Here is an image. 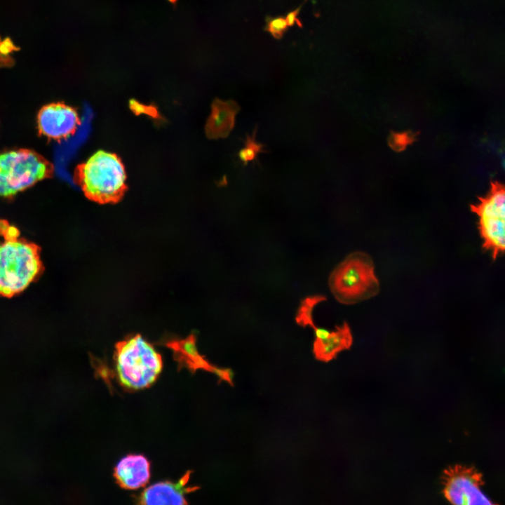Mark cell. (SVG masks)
Returning a JSON list of instances; mask_svg holds the SVG:
<instances>
[{"label": "cell", "instance_id": "cell-1", "mask_svg": "<svg viewBox=\"0 0 505 505\" xmlns=\"http://www.w3.org/2000/svg\"><path fill=\"white\" fill-rule=\"evenodd\" d=\"M0 296L11 297L22 292L43 271L41 250L21 238L20 231L0 220Z\"/></svg>", "mask_w": 505, "mask_h": 505}, {"label": "cell", "instance_id": "cell-2", "mask_svg": "<svg viewBox=\"0 0 505 505\" xmlns=\"http://www.w3.org/2000/svg\"><path fill=\"white\" fill-rule=\"evenodd\" d=\"M74 179L88 199L101 204L119 202L127 190L126 173L121 159L104 150L78 165Z\"/></svg>", "mask_w": 505, "mask_h": 505}, {"label": "cell", "instance_id": "cell-3", "mask_svg": "<svg viewBox=\"0 0 505 505\" xmlns=\"http://www.w3.org/2000/svg\"><path fill=\"white\" fill-rule=\"evenodd\" d=\"M114 362L119 383L133 390L151 386L163 368L161 356L140 335L116 344Z\"/></svg>", "mask_w": 505, "mask_h": 505}, {"label": "cell", "instance_id": "cell-4", "mask_svg": "<svg viewBox=\"0 0 505 505\" xmlns=\"http://www.w3.org/2000/svg\"><path fill=\"white\" fill-rule=\"evenodd\" d=\"M328 283L335 298L344 304L368 299L379 292L373 260L363 252L348 255L331 272Z\"/></svg>", "mask_w": 505, "mask_h": 505}, {"label": "cell", "instance_id": "cell-5", "mask_svg": "<svg viewBox=\"0 0 505 505\" xmlns=\"http://www.w3.org/2000/svg\"><path fill=\"white\" fill-rule=\"evenodd\" d=\"M53 166L29 149L0 154V197H12L36 182L50 177Z\"/></svg>", "mask_w": 505, "mask_h": 505}, {"label": "cell", "instance_id": "cell-6", "mask_svg": "<svg viewBox=\"0 0 505 505\" xmlns=\"http://www.w3.org/2000/svg\"><path fill=\"white\" fill-rule=\"evenodd\" d=\"M478 219L482 247L493 260L505 249V194L501 185L494 184L489 194L473 207Z\"/></svg>", "mask_w": 505, "mask_h": 505}, {"label": "cell", "instance_id": "cell-7", "mask_svg": "<svg viewBox=\"0 0 505 505\" xmlns=\"http://www.w3.org/2000/svg\"><path fill=\"white\" fill-rule=\"evenodd\" d=\"M326 299L325 297L316 295L304 298L297 310L295 321L301 326L311 327L314 332V353L316 358L328 361L340 351L349 349L353 342V336L348 323H343L331 332L317 327L314 321L315 307Z\"/></svg>", "mask_w": 505, "mask_h": 505}, {"label": "cell", "instance_id": "cell-8", "mask_svg": "<svg viewBox=\"0 0 505 505\" xmlns=\"http://www.w3.org/2000/svg\"><path fill=\"white\" fill-rule=\"evenodd\" d=\"M480 475L471 468L455 466L445 473L443 492L446 499L454 504H492L483 492Z\"/></svg>", "mask_w": 505, "mask_h": 505}, {"label": "cell", "instance_id": "cell-9", "mask_svg": "<svg viewBox=\"0 0 505 505\" xmlns=\"http://www.w3.org/2000/svg\"><path fill=\"white\" fill-rule=\"evenodd\" d=\"M37 125L41 135L60 141L76 133L81 125V119L74 108L63 102H53L39 110Z\"/></svg>", "mask_w": 505, "mask_h": 505}, {"label": "cell", "instance_id": "cell-10", "mask_svg": "<svg viewBox=\"0 0 505 505\" xmlns=\"http://www.w3.org/2000/svg\"><path fill=\"white\" fill-rule=\"evenodd\" d=\"M188 471L177 483L161 482L154 484L145 489L139 497L142 504H187L185 494L196 489L186 487L189 479Z\"/></svg>", "mask_w": 505, "mask_h": 505}, {"label": "cell", "instance_id": "cell-11", "mask_svg": "<svg viewBox=\"0 0 505 505\" xmlns=\"http://www.w3.org/2000/svg\"><path fill=\"white\" fill-rule=\"evenodd\" d=\"M150 464L142 455L130 454L114 468V476L123 488L135 490L144 486L150 478Z\"/></svg>", "mask_w": 505, "mask_h": 505}, {"label": "cell", "instance_id": "cell-12", "mask_svg": "<svg viewBox=\"0 0 505 505\" xmlns=\"http://www.w3.org/2000/svg\"><path fill=\"white\" fill-rule=\"evenodd\" d=\"M239 111V105L233 100H214L206 126L207 136L210 139L227 137L234 127L236 116Z\"/></svg>", "mask_w": 505, "mask_h": 505}, {"label": "cell", "instance_id": "cell-13", "mask_svg": "<svg viewBox=\"0 0 505 505\" xmlns=\"http://www.w3.org/2000/svg\"><path fill=\"white\" fill-rule=\"evenodd\" d=\"M167 346L172 349L179 359L188 364L196 366H210L197 351L196 339L194 335L181 340H172L167 342Z\"/></svg>", "mask_w": 505, "mask_h": 505}, {"label": "cell", "instance_id": "cell-14", "mask_svg": "<svg viewBox=\"0 0 505 505\" xmlns=\"http://www.w3.org/2000/svg\"><path fill=\"white\" fill-rule=\"evenodd\" d=\"M255 136L256 130L251 135H246L244 147L238 152V157L245 165L255 160L259 154L264 152V145L256 140Z\"/></svg>", "mask_w": 505, "mask_h": 505}, {"label": "cell", "instance_id": "cell-15", "mask_svg": "<svg viewBox=\"0 0 505 505\" xmlns=\"http://www.w3.org/2000/svg\"><path fill=\"white\" fill-rule=\"evenodd\" d=\"M20 48L16 46L10 37L1 39L0 36V67H11L15 64L13 53L19 51Z\"/></svg>", "mask_w": 505, "mask_h": 505}, {"label": "cell", "instance_id": "cell-16", "mask_svg": "<svg viewBox=\"0 0 505 505\" xmlns=\"http://www.w3.org/2000/svg\"><path fill=\"white\" fill-rule=\"evenodd\" d=\"M288 25L283 17L270 18L267 23L266 29L276 39H281L288 29Z\"/></svg>", "mask_w": 505, "mask_h": 505}, {"label": "cell", "instance_id": "cell-17", "mask_svg": "<svg viewBox=\"0 0 505 505\" xmlns=\"http://www.w3.org/2000/svg\"><path fill=\"white\" fill-rule=\"evenodd\" d=\"M129 105H130V108L136 114H147L154 118H156L159 116L156 109L155 107H154L153 106H147V105H142V104L140 103L139 102H137L136 100H131L129 102Z\"/></svg>", "mask_w": 505, "mask_h": 505}, {"label": "cell", "instance_id": "cell-18", "mask_svg": "<svg viewBox=\"0 0 505 505\" xmlns=\"http://www.w3.org/2000/svg\"><path fill=\"white\" fill-rule=\"evenodd\" d=\"M299 13V8L290 12L287 15V16L285 18L286 20L288 27L292 26L295 24L300 25V21L299 20V19L297 18Z\"/></svg>", "mask_w": 505, "mask_h": 505}, {"label": "cell", "instance_id": "cell-19", "mask_svg": "<svg viewBox=\"0 0 505 505\" xmlns=\"http://www.w3.org/2000/svg\"><path fill=\"white\" fill-rule=\"evenodd\" d=\"M169 1H171V2H173V3H174V2H175L177 0H169Z\"/></svg>", "mask_w": 505, "mask_h": 505}]
</instances>
